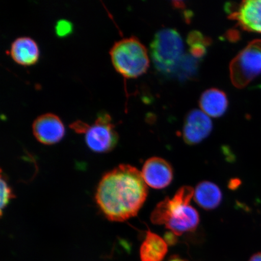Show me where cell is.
Here are the masks:
<instances>
[{
	"label": "cell",
	"mask_w": 261,
	"mask_h": 261,
	"mask_svg": "<svg viewBox=\"0 0 261 261\" xmlns=\"http://www.w3.org/2000/svg\"><path fill=\"white\" fill-rule=\"evenodd\" d=\"M249 261H261V252L254 254Z\"/></svg>",
	"instance_id": "cell-18"
},
{
	"label": "cell",
	"mask_w": 261,
	"mask_h": 261,
	"mask_svg": "<svg viewBox=\"0 0 261 261\" xmlns=\"http://www.w3.org/2000/svg\"><path fill=\"white\" fill-rule=\"evenodd\" d=\"M168 252L166 241L151 230L147 231L140 250L142 261H162Z\"/></svg>",
	"instance_id": "cell-13"
},
{
	"label": "cell",
	"mask_w": 261,
	"mask_h": 261,
	"mask_svg": "<svg viewBox=\"0 0 261 261\" xmlns=\"http://www.w3.org/2000/svg\"><path fill=\"white\" fill-rule=\"evenodd\" d=\"M150 55L160 73L174 74L185 56L180 34L175 29H161L156 33L150 44Z\"/></svg>",
	"instance_id": "cell-4"
},
{
	"label": "cell",
	"mask_w": 261,
	"mask_h": 261,
	"mask_svg": "<svg viewBox=\"0 0 261 261\" xmlns=\"http://www.w3.org/2000/svg\"><path fill=\"white\" fill-rule=\"evenodd\" d=\"M231 83L243 89L261 74V40L249 42L231 61L229 66Z\"/></svg>",
	"instance_id": "cell-5"
},
{
	"label": "cell",
	"mask_w": 261,
	"mask_h": 261,
	"mask_svg": "<svg viewBox=\"0 0 261 261\" xmlns=\"http://www.w3.org/2000/svg\"><path fill=\"white\" fill-rule=\"evenodd\" d=\"M73 32V25L66 19H61L55 26V32L60 37H65Z\"/></svg>",
	"instance_id": "cell-17"
},
{
	"label": "cell",
	"mask_w": 261,
	"mask_h": 261,
	"mask_svg": "<svg viewBox=\"0 0 261 261\" xmlns=\"http://www.w3.org/2000/svg\"><path fill=\"white\" fill-rule=\"evenodd\" d=\"M142 172L129 165H120L103 176L96 200L108 220L122 222L136 216L148 196Z\"/></svg>",
	"instance_id": "cell-1"
},
{
	"label": "cell",
	"mask_w": 261,
	"mask_h": 261,
	"mask_svg": "<svg viewBox=\"0 0 261 261\" xmlns=\"http://www.w3.org/2000/svg\"><path fill=\"white\" fill-rule=\"evenodd\" d=\"M194 189L185 186L172 198H166L156 205L151 215L153 224L165 225L173 234L179 236L193 231L200 222L197 210L190 205Z\"/></svg>",
	"instance_id": "cell-2"
},
{
	"label": "cell",
	"mask_w": 261,
	"mask_h": 261,
	"mask_svg": "<svg viewBox=\"0 0 261 261\" xmlns=\"http://www.w3.org/2000/svg\"><path fill=\"white\" fill-rule=\"evenodd\" d=\"M10 55L16 63L22 66H31L38 61L40 49L32 38L19 37L12 42Z\"/></svg>",
	"instance_id": "cell-11"
},
{
	"label": "cell",
	"mask_w": 261,
	"mask_h": 261,
	"mask_svg": "<svg viewBox=\"0 0 261 261\" xmlns=\"http://www.w3.org/2000/svg\"><path fill=\"white\" fill-rule=\"evenodd\" d=\"M228 99L224 91L217 89H210L201 94L199 106L201 111L212 117H219L226 112Z\"/></svg>",
	"instance_id": "cell-12"
},
{
	"label": "cell",
	"mask_w": 261,
	"mask_h": 261,
	"mask_svg": "<svg viewBox=\"0 0 261 261\" xmlns=\"http://www.w3.org/2000/svg\"><path fill=\"white\" fill-rule=\"evenodd\" d=\"M194 198L196 203L204 210H213L221 204L223 195L217 185L203 181L195 188Z\"/></svg>",
	"instance_id": "cell-14"
},
{
	"label": "cell",
	"mask_w": 261,
	"mask_h": 261,
	"mask_svg": "<svg viewBox=\"0 0 261 261\" xmlns=\"http://www.w3.org/2000/svg\"><path fill=\"white\" fill-rule=\"evenodd\" d=\"M212 128L210 117L201 110H193L186 117L182 137L187 144L197 145L210 135Z\"/></svg>",
	"instance_id": "cell-8"
},
{
	"label": "cell",
	"mask_w": 261,
	"mask_h": 261,
	"mask_svg": "<svg viewBox=\"0 0 261 261\" xmlns=\"http://www.w3.org/2000/svg\"><path fill=\"white\" fill-rule=\"evenodd\" d=\"M110 55L114 68L125 79L142 76L149 67L148 50L135 37L116 41Z\"/></svg>",
	"instance_id": "cell-3"
},
{
	"label": "cell",
	"mask_w": 261,
	"mask_h": 261,
	"mask_svg": "<svg viewBox=\"0 0 261 261\" xmlns=\"http://www.w3.org/2000/svg\"><path fill=\"white\" fill-rule=\"evenodd\" d=\"M261 88V87H260Z\"/></svg>",
	"instance_id": "cell-19"
},
{
	"label": "cell",
	"mask_w": 261,
	"mask_h": 261,
	"mask_svg": "<svg viewBox=\"0 0 261 261\" xmlns=\"http://www.w3.org/2000/svg\"><path fill=\"white\" fill-rule=\"evenodd\" d=\"M141 172L146 185L156 189L167 187L174 177L170 163L158 156L148 159L143 165Z\"/></svg>",
	"instance_id": "cell-9"
},
{
	"label": "cell",
	"mask_w": 261,
	"mask_h": 261,
	"mask_svg": "<svg viewBox=\"0 0 261 261\" xmlns=\"http://www.w3.org/2000/svg\"><path fill=\"white\" fill-rule=\"evenodd\" d=\"M210 43V40L199 32H192L188 35L189 52L191 56L197 60L203 58L206 54V47Z\"/></svg>",
	"instance_id": "cell-15"
},
{
	"label": "cell",
	"mask_w": 261,
	"mask_h": 261,
	"mask_svg": "<svg viewBox=\"0 0 261 261\" xmlns=\"http://www.w3.org/2000/svg\"><path fill=\"white\" fill-rule=\"evenodd\" d=\"M32 129L38 141L47 145L60 142L65 132L64 124L60 117L50 113L38 116L33 123Z\"/></svg>",
	"instance_id": "cell-7"
},
{
	"label": "cell",
	"mask_w": 261,
	"mask_h": 261,
	"mask_svg": "<svg viewBox=\"0 0 261 261\" xmlns=\"http://www.w3.org/2000/svg\"><path fill=\"white\" fill-rule=\"evenodd\" d=\"M229 18L243 30L261 34V0H246L230 10Z\"/></svg>",
	"instance_id": "cell-10"
},
{
	"label": "cell",
	"mask_w": 261,
	"mask_h": 261,
	"mask_svg": "<svg viewBox=\"0 0 261 261\" xmlns=\"http://www.w3.org/2000/svg\"><path fill=\"white\" fill-rule=\"evenodd\" d=\"M84 134L87 146L93 151L98 153L112 151L119 140L112 117L105 112L98 114L96 121L92 125H87Z\"/></svg>",
	"instance_id": "cell-6"
},
{
	"label": "cell",
	"mask_w": 261,
	"mask_h": 261,
	"mask_svg": "<svg viewBox=\"0 0 261 261\" xmlns=\"http://www.w3.org/2000/svg\"><path fill=\"white\" fill-rule=\"evenodd\" d=\"M15 195L10 188L7 181L4 178L2 172L1 174V215L3 214V211L4 208L7 206L9 203L10 200L14 198Z\"/></svg>",
	"instance_id": "cell-16"
}]
</instances>
